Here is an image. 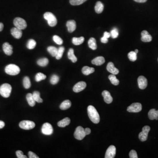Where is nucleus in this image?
Here are the masks:
<instances>
[{"label":"nucleus","mask_w":158,"mask_h":158,"mask_svg":"<svg viewBox=\"0 0 158 158\" xmlns=\"http://www.w3.org/2000/svg\"><path fill=\"white\" fill-rule=\"evenodd\" d=\"M88 115L90 119L94 124H99L100 122V116L96 109L92 105L88 107Z\"/></svg>","instance_id":"obj_1"},{"label":"nucleus","mask_w":158,"mask_h":158,"mask_svg":"<svg viewBox=\"0 0 158 158\" xmlns=\"http://www.w3.org/2000/svg\"><path fill=\"white\" fill-rule=\"evenodd\" d=\"M5 72L7 74L11 76L18 75L20 72V67L15 64H9L5 68Z\"/></svg>","instance_id":"obj_2"},{"label":"nucleus","mask_w":158,"mask_h":158,"mask_svg":"<svg viewBox=\"0 0 158 158\" xmlns=\"http://www.w3.org/2000/svg\"><path fill=\"white\" fill-rule=\"evenodd\" d=\"M11 86L9 84H4L0 86V94L4 98H8L11 93Z\"/></svg>","instance_id":"obj_3"},{"label":"nucleus","mask_w":158,"mask_h":158,"mask_svg":"<svg viewBox=\"0 0 158 158\" xmlns=\"http://www.w3.org/2000/svg\"><path fill=\"white\" fill-rule=\"evenodd\" d=\"M44 18L47 20L49 26L51 27L55 26L57 24V20L54 14L51 12H47L44 14Z\"/></svg>","instance_id":"obj_4"},{"label":"nucleus","mask_w":158,"mask_h":158,"mask_svg":"<svg viewBox=\"0 0 158 158\" xmlns=\"http://www.w3.org/2000/svg\"><path fill=\"white\" fill-rule=\"evenodd\" d=\"M14 25L20 30H24L27 27L26 22L24 19L20 17L15 18L13 22Z\"/></svg>","instance_id":"obj_5"},{"label":"nucleus","mask_w":158,"mask_h":158,"mask_svg":"<svg viewBox=\"0 0 158 158\" xmlns=\"http://www.w3.org/2000/svg\"><path fill=\"white\" fill-rule=\"evenodd\" d=\"M86 136L84 129L81 126H79L76 128L74 133V136L75 138L78 140H82Z\"/></svg>","instance_id":"obj_6"},{"label":"nucleus","mask_w":158,"mask_h":158,"mask_svg":"<svg viewBox=\"0 0 158 158\" xmlns=\"http://www.w3.org/2000/svg\"><path fill=\"white\" fill-rule=\"evenodd\" d=\"M20 128L22 129L29 130L34 128L35 124L34 122L30 120H23L20 123Z\"/></svg>","instance_id":"obj_7"},{"label":"nucleus","mask_w":158,"mask_h":158,"mask_svg":"<svg viewBox=\"0 0 158 158\" xmlns=\"http://www.w3.org/2000/svg\"><path fill=\"white\" fill-rule=\"evenodd\" d=\"M150 130V127L149 126H145L142 128V132L139 134V139L142 142L146 141L148 139V134Z\"/></svg>","instance_id":"obj_8"},{"label":"nucleus","mask_w":158,"mask_h":158,"mask_svg":"<svg viewBox=\"0 0 158 158\" xmlns=\"http://www.w3.org/2000/svg\"><path fill=\"white\" fill-rule=\"evenodd\" d=\"M41 131L45 135H51L53 134V128L49 123H46L43 125L41 128Z\"/></svg>","instance_id":"obj_9"},{"label":"nucleus","mask_w":158,"mask_h":158,"mask_svg":"<svg viewBox=\"0 0 158 158\" xmlns=\"http://www.w3.org/2000/svg\"><path fill=\"white\" fill-rule=\"evenodd\" d=\"M142 110V105L140 103H134L127 109L128 112L130 113H138Z\"/></svg>","instance_id":"obj_10"},{"label":"nucleus","mask_w":158,"mask_h":158,"mask_svg":"<svg viewBox=\"0 0 158 158\" xmlns=\"http://www.w3.org/2000/svg\"><path fill=\"white\" fill-rule=\"evenodd\" d=\"M116 154V148L114 145H110L105 153V158H113Z\"/></svg>","instance_id":"obj_11"},{"label":"nucleus","mask_w":158,"mask_h":158,"mask_svg":"<svg viewBox=\"0 0 158 158\" xmlns=\"http://www.w3.org/2000/svg\"><path fill=\"white\" fill-rule=\"evenodd\" d=\"M139 88L141 90L146 88L148 85V80L144 76H140L138 79Z\"/></svg>","instance_id":"obj_12"},{"label":"nucleus","mask_w":158,"mask_h":158,"mask_svg":"<svg viewBox=\"0 0 158 158\" xmlns=\"http://www.w3.org/2000/svg\"><path fill=\"white\" fill-rule=\"evenodd\" d=\"M86 86V83L84 81H80L75 85L73 88V90L76 93H78L84 90Z\"/></svg>","instance_id":"obj_13"},{"label":"nucleus","mask_w":158,"mask_h":158,"mask_svg":"<svg viewBox=\"0 0 158 158\" xmlns=\"http://www.w3.org/2000/svg\"><path fill=\"white\" fill-rule=\"evenodd\" d=\"M3 49L5 54L7 55H11L13 53L12 46L7 42H6L3 44Z\"/></svg>","instance_id":"obj_14"},{"label":"nucleus","mask_w":158,"mask_h":158,"mask_svg":"<svg viewBox=\"0 0 158 158\" xmlns=\"http://www.w3.org/2000/svg\"><path fill=\"white\" fill-rule=\"evenodd\" d=\"M141 40L143 42H149L152 41V36L150 35L147 31L143 30L141 33Z\"/></svg>","instance_id":"obj_15"},{"label":"nucleus","mask_w":158,"mask_h":158,"mask_svg":"<svg viewBox=\"0 0 158 158\" xmlns=\"http://www.w3.org/2000/svg\"><path fill=\"white\" fill-rule=\"evenodd\" d=\"M107 70L108 72L114 75L118 74L119 73V70L114 66L113 63L109 62L107 65Z\"/></svg>","instance_id":"obj_16"},{"label":"nucleus","mask_w":158,"mask_h":158,"mask_svg":"<svg viewBox=\"0 0 158 158\" xmlns=\"http://www.w3.org/2000/svg\"><path fill=\"white\" fill-rule=\"evenodd\" d=\"M11 35L16 39H20L22 36V31L21 30H20L16 27L12 28L11 30Z\"/></svg>","instance_id":"obj_17"},{"label":"nucleus","mask_w":158,"mask_h":158,"mask_svg":"<svg viewBox=\"0 0 158 158\" xmlns=\"http://www.w3.org/2000/svg\"><path fill=\"white\" fill-rule=\"evenodd\" d=\"M102 95L104 97V101L107 104H110L113 101V99L110 93L107 90H104L102 93Z\"/></svg>","instance_id":"obj_18"},{"label":"nucleus","mask_w":158,"mask_h":158,"mask_svg":"<svg viewBox=\"0 0 158 158\" xmlns=\"http://www.w3.org/2000/svg\"><path fill=\"white\" fill-rule=\"evenodd\" d=\"M66 26L68 28V31L70 33H72L76 29V22L74 20H69L66 23Z\"/></svg>","instance_id":"obj_19"},{"label":"nucleus","mask_w":158,"mask_h":158,"mask_svg":"<svg viewBox=\"0 0 158 158\" xmlns=\"http://www.w3.org/2000/svg\"><path fill=\"white\" fill-rule=\"evenodd\" d=\"M148 116L149 119L151 120H158V110H156L154 109L150 110L148 113Z\"/></svg>","instance_id":"obj_20"},{"label":"nucleus","mask_w":158,"mask_h":158,"mask_svg":"<svg viewBox=\"0 0 158 158\" xmlns=\"http://www.w3.org/2000/svg\"><path fill=\"white\" fill-rule=\"evenodd\" d=\"M105 62V58L102 56H99L92 60L91 62L92 64L95 65H101L103 64Z\"/></svg>","instance_id":"obj_21"},{"label":"nucleus","mask_w":158,"mask_h":158,"mask_svg":"<svg viewBox=\"0 0 158 158\" xmlns=\"http://www.w3.org/2000/svg\"><path fill=\"white\" fill-rule=\"evenodd\" d=\"M70 123V119L68 117H66L62 120L59 121L58 123V125L60 128H65L67 126L69 125Z\"/></svg>","instance_id":"obj_22"},{"label":"nucleus","mask_w":158,"mask_h":158,"mask_svg":"<svg viewBox=\"0 0 158 158\" xmlns=\"http://www.w3.org/2000/svg\"><path fill=\"white\" fill-rule=\"evenodd\" d=\"M27 102L30 106L33 107L36 104V101L33 97V95L31 93H28L26 96Z\"/></svg>","instance_id":"obj_23"},{"label":"nucleus","mask_w":158,"mask_h":158,"mask_svg":"<svg viewBox=\"0 0 158 158\" xmlns=\"http://www.w3.org/2000/svg\"><path fill=\"white\" fill-rule=\"evenodd\" d=\"M103 4H102L101 1H98L96 2V5L95 6V9L96 13L98 14H100L102 13L104 10Z\"/></svg>","instance_id":"obj_24"},{"label":"nucleus","mask_w":158,"mask_h":158,"mask_svg":"<svg viewBox=\"0 0 158 158\" xmlns=\"http://www.w3.org/2000/svg\"><path fill=\"white\" fill-rule=\"evenodd\" d=\"M95 70L94 68L92 67H90L88 66H84L82 68V73L85 75L88 76L90 74H92L95 72Z\"/></svg>","instance_id":"obj_25"},{"label":"nucleus","mask_w":158,"mask_h":158,"mask_svg":"<svg viewBox=\"0 0 158 158\" xmlns=\"http://www.w3.org/2000/svg\"><path fill=\"white\" fill-rule=\"evenodd\" d=\"M71 106V102L69 100H66L61 103L60 105V108L62 110H65L69 109Z\"/></svg>","instance_id":"obj_26"},{"label":"nucleus","mask_w":158,"mask_h":158,"mask_svg":"<svg viewBox=\"0 0 158 158\" xmlns=\"http://www.w3.org/2000/svg\"><path fill=\"white\" fill-rule=\"evenodd\" d=\"M68 57L69 59L72 61V62L75 63L77 61L76 56L75 55L74 50L73 49H70L68 52Z\"/></svg>","instance_id":"obj_27"},{"label":"nucleus","mask_w":158,"mask_h":158,"mask_svg":"<svg viewBox=\"0 0 158 158\" xmlns=\"http://www.w3.org/2000/svg\"><path fill=\"white\" fill-rule=\"evenodd\" d=\"M89 47L90 48L93 50H96L97 48V45L96 44V41L95 38L91 37L89 39L88 42Z\"/></svg>","instance_id":"obj_28"},{"label":"nucleus","mask_w":158,"mask_h":158,"mask_svg":"<svg viewBox=\"0 0 158 158\" xmlns=\"http://www.w3.org/2000/svg\"><path fill=\"white\" fill-rule=\"evenodd\" d=\"M84 41V38L83 36L80 37H74L72 39V43L75 45H81Z\"/></svg>","instance_id":"obj_29"},{"label":"nucleus","mask_w":158,"mask_h":158,"mask_svg":"<svg viewBox=\"0 0 158 158\" xmlns=\"http://www.w3.org/2000/svg\"><path fill=\"white\" fill-rule=\"evenodd\" d=\"M58 49L54 46H49L47 47V50L53 57H55L57 55Z\"/></svg>","instance_id":"obj_30"},{"label":"nucleus","mask_w":158,"mask_h":158,"mask_svg":"<svg viewBox=\"0 0 158 158\" xmlns=\"http://www.w3.org/2000/svg\"><path fill=\"white\" fill-rule=\"evenodd\" d=\"M49 60L47 58H44L39 59L37 61V64L42 67H45L49 64Z\"/></svg>","instance_id":"obj_31"},{"label":"nucleus","mask_w":158,"mask_h":158,"mask_svg":"<svg viewBox=\"0 0 158 158\" xmlns=\"http://www.w3.org/2000/svg\"><path fill=\"white\" fill-rule=\"evenodd\" d=\"M109 79L110 80L111 82L114 85H118L120 83L119 80L116 78L115 75L113 74L110 75L109 76Z\"/></svg>","instance_id":"obj_32"},{"label":"nucleus","mask_w":158,"mask_h":158,"mask_svg":"<svg viewBox=\"0 0 158 158\" xmlns=\"http://www.w3.org/2000/svg\"><path fill=\"white\" fill-rule=\"evenodd\" d=\"M35 101L38 103H42L43 99L40 97V93L37 91H34L32 94Z\"/></svg>","instance_id":"obj_33"},{"label":"nucleus","mask_w":158,"mask_h":158,"mask_svg":"<svg viewBox=\"0 0 158 158\" xmlns=\"http://www.w3.org/2000/svg\"><path fill=\"white\" fill-rule=\"evenodd\" d=\"M23 84L25 88L26 89L30 88L31 82L29 77L25 76L23 80Z\"/></svg>","instance_id":"obj_34"},{"label":"nucleus","mask_w":158,"mask_h":158,"mask_svg":"<svg viewBox=\"0 0 158 158\" xmlns=\"http://www.w3.org/2000/svg\"><path fill=\"white\" fill-rule=\"evenodd\" d=\"M65 51V48L64 47L61 46L59 47L58 50V52H57V55L55 56L56 59H60L63 55V53Z\"/></svg>","instance_id":"obj_35"},{"label":"nucleus","mask_w":158,"mask_h":158,"mask_svg":"<svg viewBox=\"0 0 158 158\" xmlns=\"http://www.w3.org/2000/svg\"><path fill=\"white\" fill-rule=\"evenodd\" d=\"M36 45V42L33 39H30L28 41L27 44V47L29 49H34Z\"/></svg>","instance_id":"obj_36"},{"label":"nucleus","mask_w":158,"mask_h":158,"mask_svg":"<svg viewBox=\"0 0 158 158\" xmlns=\"http://www.w3.org/2000/svg\"><path fill=\"white\" fill-rule=\"evenodd\" d=\"M137 53H135V51H131L128 54V57L130 60L132 61H134L137 60Z\"/></svg>","instance_id":"obj_37"},{"label":"nucleus","mask_w":158,"mask_h":158,"mask_svg":"<svg viewBox=\"0 0 158 158\" xmlns=\"http://www.w3.org/2000/svg\"><path fill=\"white\" fill-rule=\"evenodd\" d=\"M46 78V76L41 73L36 74L35 76V80L36 82H40Z\"/></svg>","instance_id":"obj_38"},{"label":"nucleus","mask_w":158,"mask_h":158,"mask_svg":"<svg viewBox=\"0 0 158 158\" xmlns=\"http://www.w3.org/2000/svg\"><path fill=\"white\" fill-rule=\"evenodd\" d=\"M59 80V78L57 75H53L51 77L50 82L51 84L55 85L57 84Z\"/></svg>","instance_id":"obj_39"},{"label":"nucleus","mask_w":158,"mask_h":158,"mask_svg":"<svg viewBox=\"0 0 158 158\" xmlns=\"http://www.w3.org/2000/svg\"><path fill=\"white\" fill-rule=\"evenodd\" d=\"M87 0H70V2L72 5H79L83 4Z\"/></svg>","instance_id":"obj_40"},{"label":"nucleus","mask_w":158,"mask_h":158,"mask_svg":"<svg viewBox=\"0 0 158 158\" xmlns=\"http://www.w3.org/2000/svg\"><path fill=\"white\" fill-rule=\"evenodd\" d=\"M53 41L55 43L59 45H61L63 44V40L61 37L57 35H54L53 37Z\"/></svg>","instance_id":"obj_41"},{"label":"nucleus","mask_w":158,"mask_h":158,"mask_svg":"<svg viewBox=\"0 0 158 158\" xmlns=\"http://www.w3.org/2000/svg\"><path fill=\"white\" fill-rule=\"evenodd\" d=\"M111 36L113 39L117 38L119 36V32L116 28H114L110 32Z\"/></svg>","instance_id":"obj_42"},{"label":"nucleus","mask_w":158,"mask_h":158,"mask_svg":"<svg viewBox=\"0 0 158 158\" xmlns=\"http://www.w3.org/2000/svg\"><path fill=\"white\" fill-rule=\"evenodd\" d=\"M16 155H17V158H27V157L26 155H23V152L22 151L18 150L16 152Z\"/></svg>","instance_id":"obj_43"},{"label":"nucleus","mask_w":158,"mask_h":158,"mask_svg":"<svg viewBox=\"0 0 158 158\" xmlns=\"http://www.w3.org/2000/svg\"><path fill=\"white\" fill-rule=\"evenodd\" d=\"M129 157L130 158H138L137 152L134 150H132L129 153Z\"/></svg>","instance_id":"obj_44"},{"label":"nucleus","mask_w":158,"mask_h":158,"mask_svg":"<svg viewBox=\"0 0 158 158\" xmlns=\"http://www.w3.org/2000/svg\"><path fill=\"white\" fill-rule=\"evenodd\" d=\"M28 155H29V157L30 158H39V157L36 155L34 153L31 152V151H30L28 153Z\"/></svg>","instance_id":"obj_45"},{"label":"nucleus","mask_w":158,"mask_h":158,"mask_svg":"<svg viewBox=\"0 0 158 158\" xmlns=\"http://www.w3.org/2000/svg\"><path fill=\"white\" fill-rule=\"evenodd\" d=\"M101 42L102 43L105 44V43H107L108 42V38H106V37H104V36H103L101 39Z\"/></svg>","instance_id":"obj_46"},{"label":"nucleus","mask_w":158,"mask_h":158,"mask_svg":"<svg viewBox=\"0 0 158 158\" xmlns=\"http://www.w3.org/2000/svg\"><path fill=\"white\" fill-rule=\"evenodd\" d=\"M103 36L108 39L111 36L110 33H109L108 32H105L104 33Z\"/></svg>","instance_id":"obj_47"},{"label":"nucleus","mask_w":158,"mask_h":158,"mask_svg":"<svg viewBox=\"0 0 158 158\" xmlns=\"http://www.w3.org/2000/svg\"><path fill=\"white\" fill-rule=\"evenodd\" d=\"M84 131L86 135H89L91 133V130L89 128H86L85 129Z\"/></svg>","instance_id":"obj_48"},{"label":"nucleus","mask_w":158,"mask_h":158,"mask_svg":"<svg viewBox=\"0 0 158 158\" xmlns=\"http://www.w3.org/2000/svg\"><path fill=\"white\" fill-rule=\"evenodd\" d=\"M5 126V124L3 121L0 120V129L3 128Z\"/></svg>","instance_id":"obj_49"},{"label":"nucleus","mask_w":158,"mask_h":158,"mask_svg":"<svg viewBox=\"0 0 158 158\" xmlns=\"http://www.w3.org/2000/svg\"><path fill=\"white\" fill-rule=\"evenodd\" d=\"M134 1L138 3H144L147 1V0H134Z\"/></svg>","instance_id":"obj_50"},{"label":"nucleus","mask_w":158,"mask_h":158,"mask_svg":"<svg viewBox=\"0 0 158 158\" xmlns=\"http://www.w3.org/2000/svg\"><path fill=\"white\" fill-rule=\"evenodd\" d=\"M4 28V24L1 22H0V32L2 31Z\"/></svg>","instance_id":"obj_51"},{"label":"nucleus","mask_w":158,"mask_h":158,"mask_svg":"<svg viewBox=\"0 0 158 158\" xmlns=\"http://www.w3.org/2000/svg\"><path fill=\"white\" fill-rule=\"evenodd\" d=\"M135 51V53H136L137 54V53H138V49H136L135 50V51Z\"/></svg>","instance_id":"obj_52"}]
</instances>
